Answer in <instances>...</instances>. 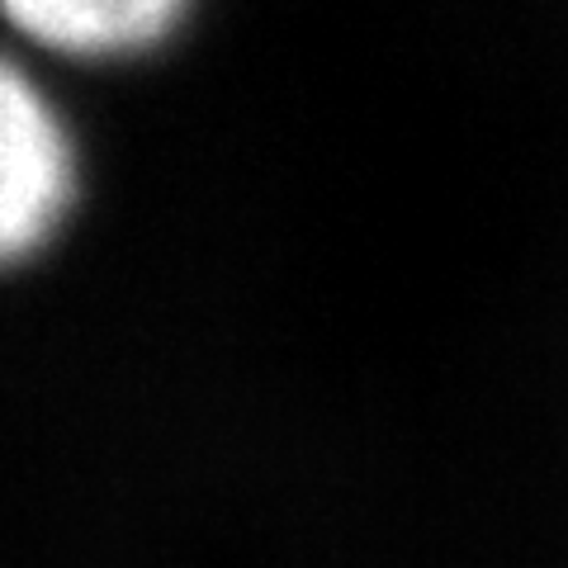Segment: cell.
Listing matches in <instances>:
<instances>
[{"label": "cell", "instance_id": "cell-1", "mask_svg": "<svg viewBox=\"0 0 568 568\" xmlns=\"http://www.w3.org/2000/svg\"><path fill=\"white\" fill-rule=\"evenodd\" d=\"M77 142L33 77L0 58V271L39 256L77 204Z\"/></svg>", "mask_w": 568, "mask_h": 568}, {"label": "cell", "instance_id": "cell-2", "mask_svg": "<svg viewBox=\"0 0 568 568\" xmlns=\"http://www.w3.org/2000/svg\"><path fill=\"white\" fill-rule=\"evenodd\" d=\"M190 0H0V14L62 58H133L171 39Z\"/></svg>", "mask_w": 568, "mask_h": 568}]
</instances>
